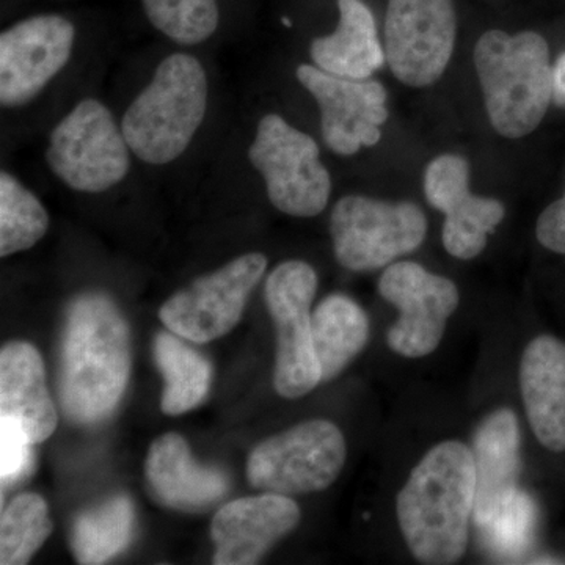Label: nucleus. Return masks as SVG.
Segmentation results:
<instances>
[{
  "instance_id": "14",
  "label": "nucleus",
  "mask_w": 565,
  "mask_h": 565,
  "mask_svg": "<svg viewBox=\"0 0 565 565\" xmlns=\"http://www.w3.org/2000/svg\"><path fill=\"white\" fill-rule=\"evenodd\" d=\"M297 79L318 102L322 136L330 150L352 156L381 141V126L388 120L381 82L334 76L316 65H300Z\"/></svg>"
},
{
  "instance_id": "6",
  "label": "nucleus",
  "mask_w": 565,
  "mask_h": 565,
  "mask_svg": "<svg viewBox=\"0 0 565 565\" xmlns=\"http://www.w3.org/2000/svg\"><path fill=\"white\" fill-rule=\"evenodd\" d=\"M46 161L74 191L102 193L125 180L131 148L111 111L98 99H84L55 126Z\"/></svg>"
},
{
  "instance_id": "12",
  "label": "nucleus",
  "mask_w": 565,
  "mask_h": 565,
  "mask_svg": "<svg viewBox=\"0 0 565 565\" xmlns=\"http://www.w3.org/2000/svg\"><path fill=\"white\" fill-rule=\"evenodd\" d=\"M379 291L401 313L386 337L390 348L407 359L433 353L459 307L455 282L430 274L418 263L401 262L386 267Z\"/></svg>"
},
{
  "instance_id": "31",
  "label": "nucleus",
  "mask_w": 565,
  "mask_h": 565,
  "mask_svg": "<svg viewBox=\"0 0 565 565\" xmlns=\"http://www.w3.org/2000/svg\"><path fill=\"white\" fill-rule=\"evenodd\" d=\"M553 103L565 109V52L553 65Z\"/></svg>"
},
{
  "instance_id": "16",
  "label": "nucleus",
  "mask_w": 565,
  "mask_h": 565,
  "mask_svg": "<svg viewBox=\"0 0 565 565\" xmlns=\"http://www.w3.org/2000/svg\"><path fill=\"white\" fill-rule=\"evenodd\" d=\"M300 509L288 494L239 498L212 519L215 565H252L299 525Z\"/></svg>"
},
{
  "instance_id": "21",
  "label": "nucleus",
  "mask_w": 565,
  "mask_h": 565,
  "mask_svg": "<svg viewBox=\"0 0 565 565\" xmlns=\"http://www.w3.org/2000/svg\"><path fill=\"white\" fill-rule=\"evenodd\" d=\"M338 10L337 31L311 43V58L334 76L371 79L386 61L374 14L363 0H338Z\"/></svg>"
},
{
  "instance_id": "8",
  "label": "nucleus",
  "mask_w": 565,
  "mask_h": 565,
  "mask_svg": "<svg viewBox=\"0 0 565 565\" xmlns=\"http://www.w3.org/2000/svg\"><path fill=\"white\" fill-rule=\"evenodd\" d=\"M345 462V440L327 419L297 424L267 438L248 457V481L264 492L305 494L333 484Z\"/></svg>"
},
{
  "instance_id": "20",
  "label": "nucleus",
  "mask_w": 565,
  "mask_h": 565,
  "mask_svg": "<svg viewBox=\"0 0 565 565\" xmlns=\"http://www.w3.org/2000/svg\"><path fill=\"white\" fill-rule=\"evenodd\" d=\"M476 500L473 519L482 526L498 504L516 490L520 473V429L514 412H493L473 437Z\"/></svg>"
},
{
  "instance_id": "28",
  "label": "nucleus",
  "mask_w": 565,
  "mask_h": 565,
  "mask_svg": "<svg viewBox=\"0 0 565 565\" xmlns=\"http://www.w3.org/2000/svg\"><path fill=\"white\" fill-rule=\"evenodd\" d=\"M535 526V508L526 493L515 492L504 498L492 516L481 527L487 545L498 555H520L530 545Z\"/></svg>"
},
{
  "instance_id": "24",
  "label": "nucleus",
  "mask_w": 565,
  "mask_h": 565,
  "mask_svg": "<svg viewBox=\"0 0 565 565\" xmlns=\"http://www.w3.org/2000/svg\"><path fill=\"white\" fill-rule=\"evenodd\" d=\"M132 530L131 500L125 494H118L74 520L71 550L79 564H104L129 545Z\"/></svg>"
},
{
  "instance_id": "18",
  "label": "nucleus",
  "mask_w": 565,
  "mask_h": 565,
  "mask_svg": "<svg viewBox=\"0 0 565 565\" xmlns=\"http://www.w3.org/2000/svg\"><path fill=\"white\" fill-rule=\"evenodd\" d=\"M0 416L20 424L33 445L43 444L57 427L43 360L32 344L14 341L0 352Z\"/></svg>"
},
{
  "instance_id": "29",
  "label": "nucleus",
  "mask_w": 565,
  "mask_h": 565,
  "mask_svg": "<svg viewBox=\"0 0 565 565\" xmlns=\"http://www.w3.org/2000/svg\"><path fill=\"white\" fill-rule=\"evenodd\" d=\"M32 446L20 424L0 416V476L3 487L17 484L31 473Z\"/></svg>"
},
{
  "instance_id": "10",
  "label": "nucleus",
  "mask_w": 565,
  "mask_h": 565,
  "mask_svg": "<svg viewBox=\"0 0 565 565\" xmlns=\"http://www.w3.org/2000/svg\"><path fill=\"white\" fill-rule=\"evenodd\" d=\"M266 267L263 253L239 256L173 294L162 305L159 318L170 332L193 343L217 340L241 321L248 296Z\"/></svg>"
},
{
  "instance_id": "17",
  "label": "nucleus",
  "mask_w": 565,
  "mask_h": 565,
  "mask_svg": "<svg viewBox=\"0 0 565 565\" xmlns=\"http://www.w3.org/2000/svg\"><path fill=\"white\" fill-rule=\"evenodd\" d=\"M531 429L550 451H565V343L550 334L531 341L520 363Z\"/></svg>"
},
{
  "instance_id": "23",
  "label": "nucleus",
  "mask_w": 565,
  "mask_h": 565,
  "mask_svg": "<svg viewBox=\"0 0 565 565\" xmlns=\"http://www.w3.org/2000/svg\"><path fill=\"white\" fill-rule=\"evenodd\" d=\"M154 356L166 377L161 401L163 414H185L202 403L210 393V362L170 333H159L156 337Z\"/></svg>"
},
{
  "instance_id": "26",
  "label": "nucleus",
  "mask_w": 565,
  "mask_h": 565,
  "mask_svg": "<svg viewBox=\"0 0 565 565\" xmlns=\"http://www.w3.org/2000/svg\"><path fill=\"white\" fill-rule=\"evenodd\" d=\"M51 531L47 504L40 494L24 493L14 498L3 509L0 522V564H28Z\"/></svg>"
},
{
  "instance_id": "2",
  "label": "nucleus",
  "mask_w": 565,
  "mask_h": 565,
  "mask_svg": "<svg viewBox=\"0 0 565 565\" xmlns=\"http://www.w3.org/2000/svg\"><path fill=\"white\" fill-rule=\"evenodd\" d=\"M131 371L128 323L109 297L71 303L62 348L61 401L71 422H102L125 394Z\"/></svg>"
},
{
  "instance_id": "19",
  "label": "nucleus",
  "mask_w": 565,
  "mask_h": 565,
  "mask_svg": "<svg viewBox=\"0 0 565 565\" xmlns=\"http://www.w3.org/2000/svg\"><path fill=\"white\" fill-rule=\"evenodd\" d=\"M145 471L156 498L177 511H200L228 492V476L193 462L188 441L174 433L151 445Z\"/></svg>"
},
{
  "instance_id": "4",
  "label": "nucleus",
  "mask_w": 565,
  "mask_h": 565,
  "mask_svg": "<svg viewBox=\"0 0 565 565\" xmlns=\"http://www.w3.org/2000/svg\"><path fill=\"white\" fill-rule=\"evenodd\" d=\"M207 77L199 58H163L125 111L121 131L140 161L166 166L184 154L206 117Z\"/></svg>"
},
{
  "instance_id": "1",
  "label": "nucleus",
  "mask_w": 565,
  "mask_h": 565,
  "mask_svg": "<svg viewBox=\"0 0 565 565\" xmlns=\"http://www.w3.org/2000/svg\"><path fill=\"white\" fill-rule=\"evenodd\" d=\"M475 500L473 451L455 440L434 446L396 500L397 522L415 559L457 563L467 552Z\"/></svg>"
},
{
  "instance_id": "27",
  "label": "nucleus",
  "mask_w": 565,
  "mask_h": 565,
  "mask_svg": "<svg viewBox=\"0 0 565 565\" xmlns=\"http://www.w3.org/2000/svg\"><path fill=\"white\" fill-rule=\"evenodd\" d=\"M151 24L174 43L200 44L218 28L217 0H141Z\"/></svg>"
},
{
  "instance_id": "11",
  "label": "nucleus",
  "mask_w": 565,
  "mask_h": 565,
  "mask_svg": "<svg viewBox=\"0 0 565 565\" xmlns=\"http://www.w3.org/2000/svg\"><path fill=\"white\" fill-rule=\"evenodd\" d=\"M452 0H388L385 58L397 81L429 87L444 76L455 52Z\"/></svg>"
},
{
  "instance_id": "25",
  "label": "nucleus",
  "mask_w": 565,
  "mask_h": 565,
  "mask_svg": "<svg viewBox=\"0 0 565 565\" xmlns=\"http://www.w3.org/2000/svg\"><path fill=\"white\" fill-rule=\"evenodd\" d=\"M50 215L43 204L20 180L0 173V256L29 250L43 239Z\"/></svg>"
},
{
  "instance_id": "5",
  "label": "nucleus",
  "mask_w": 565,
  "mask_h": 565,
  "mask_svg": "<svg viewBox=\"0 0 565 565\" xmlns=\"http://www.w3.org/2000/svg\"><path fill=\"white\" fill-rule=\"evenodd\" d=\"M247 154L278 211L292 217H315L326 210L332 178L313 137L294 128L280 115L269 114L259 121Z\"/></svg>"
},
{
  "instance_id": "7",
  "label": "nucleus",
  "mask_w": 565,
  "mask_h": 565,
  "mask_svg": "<svg viewBox=\"0 0 565 565\" xmlns=\"http://www.w3.org/2000/svg\"><path fill=\"white\" fill-rule=\"evenodd\" d=\"M422 207L408 202H384L363 195L338 200L330 218L338 263L353 273L390 266L426 239Z\"/></svg>"
},
{
  "instance_id": "22",
  "label": "nucleus",
  "mask_w": 565,
  "mask_h": 565,
  "mask_svg": "<svg viewBox=\"0 0 565 565\" xmlns=\"http://www.w3.org/2000/svg\"><path fill=\"white\" fill-rule=\"evenodd\" d=\"M311 338L321 382H329L363 351L370 338V321L352 299L332 294L311 316Z\"/></svg>"
},
{
  "instance_id": "30",
  "label": "nucleus",
  "mask_w": 565,
  "mask_h": 565,
  "mask_svg": "<svg viewBox=\"0 0 565 565\" xmlns=\"http://www.w3.org/2000/svg\"><path fill=\"white\" fill-rule=\"evenodd\" d=\"M539 243L548 250L565 255V192L559 200L550 204L535 226Z\"/></svg>"
},
{
  "instance_id": "13",
  "label": "nucleus",
  "mask_w": 565,
  "mask_h": 565,
  "mask_svg": "<svg viewBox=\"0 0 565 565\" xmlns=\"http://www.w3.org/2000/svg\"><path fill=\"white\" fill-rule=\"evenodd\" d=\"M74 25L57 14L18 22L0 35V104L25 106L57 76L73 52Z\"/></svg>"
},
{
  "instance_id": "9",
  "label": "nucleus",
  "mask_w": 565,
  "mask_h": 565,
  "mask_svg": "<svg viewBox=\"0 0 565 565\" xmlns=\"http://www.w3.org/2000/svg\"><path fill=\"white\" fill-rule=\"evenodd\" d=\"M318 275L303 262L278 264L266 282V302L277 327L274 385L288 399L302 397L321 384L311 338V302Z\"/></svg>"
},
{
  "instance_id": "15",
  "label": "nucleus",
  "mask_w": 565,
  "mask_h": 565,
  "mask_svg": "<svg viewBox=\"0 0 565 565\" xmlns=\"http://www.w3.org/2000/svg\"><path fill=\"white\" fill-rule=\"evenodd\" d=\"M424 193L445 214L444 245L455 258H476L505 215L500 200L470 192V166L460 156H438L427 166Z\"/></svg>"
},
{
  "instance_id": "3",
  "label": "nucleus",
  "mask_w": 565,
  "mask_h": 565,
  "mask_svg": "<svg viewBox=\"0 0 565 565\" xmlns=\"http://www.w3.org/2000/svg\"><path fill=\"white\" fill-rule=\"evenodd\" d=\"M475 66L494 131L508 139L535 131L553 102V65L544 36L486 32L476 43Z\"/></svg>"
}]
</instances>
